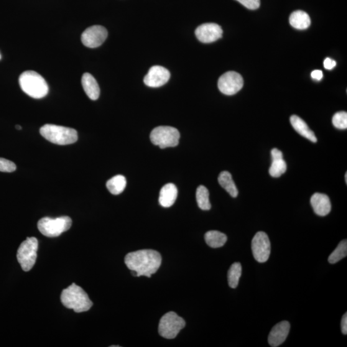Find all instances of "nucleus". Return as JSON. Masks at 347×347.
I'll return each mask as SVG.
<instances>
[{
  "label": "nucleus",
  "mask_w": 347,
  "mask_h": 347,
  "mask_svg": "<svg viewBox=\"0 0 347 347\" xmlns=\"http://www.w3.org/2000/svg\"><path fill=\"white\" fill-rule=\"evenodd\" d=\"M125 263L131 271L137 272V277H150L159 269L162 256L155 250H139L127 254Z\"/></svg>",
  "instance_id": "obj_1"
},
{
  "label": "nucleus",
  "mask_w": 347,
  "mask_h": 347,
  "mask_svg": "<svg viewBox=\"0 0 347 347\" xmlns=\"http://www.w3.org/2000/svg\"><path fill=\"white\" fill-rule=\"evenodd\" d=\"M61 300L64 306L76 313L86 312L93 305V302L87 293L75 284H71L63 291Z\"/></svg>",
  "instance_id": "obj_2"
},
{
  "label": "nucleus",
  "mask_w": 347,
  "mask_h": 347,
  "mask_svg": "<svg viewBox=\"0 0 347 347\" xmlns=\"http://www.w3.org/2000/svg\"><path fill=\"white\" fill-rule=\"evenodd\" d=\"M22 90L34 99L45 98L48 93V86L45 79L34 71H26L20 76Z\"/></svg>",
  "instance_id": "obj_3"
},
{
  "label": "nucleus",
  "mask_w": 347,
  "mask_h": 347,
  "mask_svg": "<svg viewBox=\"0 0 347 347\" xmlns=\"http://www.w3.org/2000/svg\"><path fill=\"white\" fill-rule=\"evenodd\" d=\"M40 133L48 141L61 145L73 144L78 139L76 130L53 124H46L41 127Z\"/></svg>",
  "instance_id": "obj_4"
},
{
  "label": "nucleus",
  "mask_w": 347,
  "mask_h": 347,
  "mask_svg": "<svg viewBox=\"0 0 347 347\" xmlns=\"http://www.w3.org/2000/svg\"><path fill=\"white\" fill-rule=\"evenodd\" d=\"M72 221L68 216H62L55 219L44 218L41 219L37 224L40 232L45 236L55 237L71 228Z\"/></svg>",
  "instance_id": "obj_5"
},
{
  "label": "nucleus",
  "mask_w": 347,
  "mask_h": 347,
  "mask_svg": "<svg viewBox=\"0 0 347 347\" xmlns=\"http://www.w3.org/2000/svg\"><path fill=\"white\" fill-rule=\"evenodd\" d=\"M180 134L175 127L159 126L152 130L150 139L153 144L161 149L177 146L179 144Z\"/></svg>",
  "instance_id": "obj_6"
},
{
  "label": "nucleus",
  "mask_w": 347,
  "mask_h": 347,
  "mask_svg": "<svg viewBox=\"0 0 347 347\" xmlns=\"http://www.w3.org/2000/svg\"><path fill=\"white\" fill-rule=\"evenodd\" d=\"M38 241L35 237H28L20 245L17 259L25 272H29L34 266L37 259Z\"/></svg>",
  "instance_id": "obj_7"
},
{
  "label": "nucleus",
  "mask_w": 347,
  "mask_h": 347,
  "mask_svg": "<svg viewBox=\"0 0 347 347\" xmlns=\"http://www.w3.org/2000/svg\"><path fill=\"white\" fill-rule=\"evenodd\" d=\"M185 326V321L177 313H166L160 321L158 332L161 336L166 339H174Z\"/></svg>",
  "instance_id": "obj_8"
},
{
  "label": "nucleus",
  "mask_w": 347,
  "mask_h": 347,
  "mask_svg": "<svg viewBox=\"0 0 347 347\" xmlns=\"http://www.w3.org/2000/svg\"><path fill=\"white\" fill-rule=\"evenodd\" d=\"M252 250L255 259L260 263L266 262L271 254V243L264 232H257L252 241Z\"/></svg>",
  "instance_id": "obj_9"
},
{
  "label": "nucleus",
  "mask_w": 347,
  "mask_h": 347,
  "mask_svg": "<svg viewBox=\"0 0 347 347\" xmlns=\"http://www.w3.org/2000/svg\"><path fill=\"white\" fill-rule=\"evenodd\" d=\"M243 84V78L236 71H228L224 73L218 81L219 90L226 95H233L239 92Z\"/></svg>",
  "instance_id": "obj_10"
},
{
  "label": "nucleus",
  "mask_w": 347,
  "mask_h": 347,
  "mask_svg": "<svg viewBox=\"0 0 347 347\" xmlns=\"http://www.w3.org/2000/svg\"><path fill=\"white\" fill-rule=\"evenodd\" d=\"M108 37V31L101 25L88 28L81 35L82 43L86 47L94 48L100 47Z\"/></svg>",
  "instance_id": "obj_11"
},
{
  "label": "nucleus",
  "mask_w": 347,
  "mask_h": 347,
  "mask_svg": "<svg viewBox=\"0 0 347 347\" xmlns=\"http://www.w3.org/2000/svg\"><path fill=\"white\" fill-rule=\"evenodd\" d=\"M223 30L219 25L208 23L199 26L195 31L196 36L201 43H210L216 42L223 36Z\"/></svg>",
  "instance_id": "obj_12"
},
{
  "label": "nucleus",
  "mask_w": 347,
  "mask_h": 347,
  "mask_svg": "<svg viewBox=\"0 0 347 347\" xmlns=\"http://www.w3.org/2000/svg\"><path fill=\"white\" fill-rule=\"evenodd\" d=\"M169 71L163 66H154L150 68L149 72L144 78L145 85L151 88L162 86L169 80Z\"/></svg>",
  "instance_id": "obj_13"
},
{
  "label": "nucleus",
  "mask_w": 347,
  "mask_h": 347,
  "mask_svg": "<svg viewBox=\"0 0 347 347\" xmlns=\"http://www.w3.org/2000/svg\"><path fill=\"white\" fill-rule=\"evenodd\" d=\"M290 330V324L287 321L277 323L272 328L268 336L270 346L277 347L284 343Z\"/></svg>",
  "instance_id": "obj_14"
},
{
  "label": "nucleus",
  "mask_w": 347,
  "mask_h": 347,
  "mask_svg": "<svg viewBox=\"0 0 347 347\" xmlns=\"http://www.w3.org/2000/svg\"><path fill=\"white\" fill-rule=\"evenodd\" d=\"M311 204L314 211L319 216H325L331 213L330 199L324 194H314L311 198Z\"/></svg>",
  "instance_id": "obj_15"
},
{
  "label": "nucleus",
  "mask_w": 347,
  "mask_h": 347,
  "mask_svg": "<svg viewBox=\"0 0 347 347\" xmlns=\"http://www.w3.org/2000/svg\"><path fill=\"white\" fill-rule=\"evenodd\" d=\"M178 197V188L173 183L163 186L160 190L159 203L163 207H170L175 204Z\"/></svg>",
  "instance_id": "obj_16"
},
{
  "label": "nucleus",
  "mask_w": 347,
  "mask_h": 347,
  "mask_svg": "<svg viewBox=\"0 0 347 347\" xmlns=\"http://www.w3.org/2000/svg\"><path fill=\"white\" fill-rule=\"evenodd\" d=\"M82 85L88 98L93 101L98 100L100 95V88L98 82L90 73H85L82 78Z\"/></svg>",
  "instance_id": "obj_17"
},
{
  "label": "nucleus",
  "mask_w": 347,
  "mask_h": 347,
  "mask_svg": "<svg viewBox=\"0 0 347 347\" xmlns=\"http://www.w3.org/2000/svg\"><path fill=\"white\" fill-rule=\"evenodd\" d=\"M290 122L293 128L295 129L298 133L302 135L305 139L310 140L311 142L314 143L317 142V138L315 136L314 132L312 130L310 129L307 124L305 123V122L303 121L299 117L292 115L291 117Z\"/></svg>",
  "instance_id": "obj_18"
},
{
  "label": "nucleus",
  "mask_w": 347,
  "mask_h": 347,
  "mask_svg": "<svg viewBox=\"0 0 347 347\" xmlns=\"http://www.w3.org/2000/svg\"><path fill=\"white\" fill-rule=\"evenodd\" d=\"M290 23L295 29L305 30L310 27L311 19L309 14L305 12L297 11L293 12L290 15Z\"/></svg>",
  "instance_id": "obj_19"
},
{
  "label": "nucleus",
  "mask_w": 347,
  "mask_h": 347,
  "mask_svg": "<svg viewBox=\"0 0 347 347\" xmlns=\"http://www.w3.org/2000/svg\"><path fill=\"white\" fill-rule=\"evenodd\" d=\"M218 182L221 187L226 190L232 197L236 198L238 196V190L232 179L230 173L227 171L221 172L219 176Z\"/></svg>",
  "instance_id": "obj_20"
},
{
  "label": "nucleus",
  "mask_w": 347,
  "mask_h": 347,
  "mask_svg": "<svg viewBox=\"0 0 347 347\" xmlns=\"http://www.w3.org/2000/svg\"><path fill=\"white\" fill-rule=\"evenodd\" d=\"M206 244L213 248H218L223 246L227 241V236L222 232L211 230L206 232L205 235Z\"/></svg>",
  "instance_id": "obj_21"
},
{
  "label": "nucleus",
  "mask_w": 347,
  "mask_h": 347,
  "mask_svg": "<svg viewBox=\"0 0 347 347\" xmlns=\"http://www.w3.org/2000/svg\"><path fill=\"white\" fill-rule=\"evenodd\" d=\"M126 178L122 175H117L111 178L106 183V187L112 195H119L126 187Z\"/></svg>",
  "instance_id": "obj_22"
},
{
  "label": "nucleus",
  "mask_w": 347,
  "mask_h": 347,
  "mask_svg": "<svg viewBox=\"0 0 347 347\" xmlns=\"http://www.w3.org/2000/svg\"><path fill=\"white\" fill-rule=\"evenodd\" d=\"M196 200L199 207L203 210H209L211 208L209 192L205 186L201 185L196 191Z\"/></svg>",
  "instance_id": "obj_23"
},
{
  "label": "nucleus",
  "mask_w": 347,
  "mask_h": 347,
  "mask_svg": "<svg viewBox=\"0 0 347 347\" xmlns=\"http://www.w3.org/2000/svg\"><path fill=\"white\" fill-rule=\"evenodd\" d=\"M242 275V266L239 262H235L229 267L228 273V280L229 286L236 288L238 286L240 278Z\"/></svg>",
  "instance_id": "obj_24"
},
{
  "label": "nucleus",
  "mask_w": 347,
  "mask_h": 347,
  "mask_svg": "<svg viewBox=\"0 0 347 347\" xmlns=\"http://www.w3.org/2000/svg\"><path fill=\"white\" fill-rule=\"evenodd\" d=\"M347 255V241L343 240L340 242L334 252L329 255V262L331 264H336L339 260L343 259Z\"/></svg>",
  "instance_id": "obj_25"
},
{
  "label": "nucleus",
  "mask_w": 347,
  "mask_h": 347,
  "mask_svg": "<svg viewBox=\"0 0 347 347\" xmlns=\"http://www.w3.org/2000/svg\"><path fill=\"white\" fill-rule=\"evenodd\" d=\"M287 170V164L283 158L272 159L271 167L269 169V175L272 177L279 178Z\"/></svg>",
  "instance_id": "obj_26"
},
{
  "label": "nucleus",
  "mask_w": 347,
  "mask_h": 347,
  "mask_svg": "<svg viewBox=\"0 0 347 347\" xmlns=\"http://www.w3.org/2000/svg\"><path fill=\"white\" fill-rule=\"evenodd\" d=\"M334 126L339 129H346L347 113L345 111H339L334 114L333 118Z\"/></svg>",
  "instance_id": "obj_27"
},
{
  "label": "nucleus",
  "mask_w": 347,
  "mask_h": 347,
  "mask_svg": "<svg viewBox=\"0 0 347 347\" xmlns=\"http://www.w3.org/2000/svg\"><path fill=\"white\" fill-rule=\"evenodd\" d=\"M14 163L5 158H0V171L4 172H12L16 170Z\"/></svg>",
  "instance_id": "obj_28"
},
{
  "label": "nucleus",
  "mask_w": 347,
  "mask_h": 347,
  "mask_svg": "<svg viewBox=\"0 0 347 347\" xmlns=\"http://www.w3.org/2000/svg\"><path fill=\"white\" fill-rule=\"evenodd\" d=\"M246 8L250 10H256L259 8L260 0H236Z\"/></svg>",
  "instance_id": "obj_29"
},
{
  "label": "nucleus",
  "mask_w": 347,
  "mask_h": 347,
  "mask_svg": "<svg viewBox=\"0 0 347 347\" xmlns=\"http://www.w3.org/2000/svg\"><path fill=\"white\" fill-rule=\"evenodd\" d=\"M336 65V61L332 60L331 58H326L323 62L324 68L326 69V70H332V69L335 67Z\"/></svg>",
  "instance_id": "obj_30"
},
{
  "label": "nucleus",
  "mask_w": 347,
  "mask_h": 347,
  "mask_svg": "<svg viewBox=\"0 0 347 347\" xmlns=\"http://www.w3.org/2000/svg\"><path fill=\"white\" fill-rule=\"evenodd\" d=\"M341 331L342 333L346 335L347 334V313H346L342 318L341 322Z\"/></svg>",
  "instance_id": "obj_31"
},
{
  "label": "nucleus",
  "mask_w": 347,
  "mask_h": 347,
  "mask_svg": "<svg viewBox=\"0 0 347 347\" xmlns=\"http://www.w3.org/2000/svg\"><path fill=\"white\" fill-rule=\"evenodd\" d=\"M323 72L322 71L316 70H314L312 73H311V76L314 79H316L317 81H320L321 79L323 78Z\"/></svg>",
  "instance_id": "obj_32"
},
{
  "label": "nucleus",
  "mask_w": 347,
  "mask_h": 347,
  "mask_svg": "<svg viewBox=\"0 0 347 347\" xmlns=\"http://www.w3.org/2000/svg\"><path fill=\"white\" fill-rule=\"evenodd\" d=\"M272 159H275V158H283V154L280 150L277 149H274L272 150Z\"/></svg>",
  "instance_id": "obj_33"
},
{
  "label": "nucleus",
  "mask_w": 347,
  "mask_h": 347,
  "mask_svg": "<svg viewBox=\"0 0 347 347\" xmlns=\"http://www.w3.org/2000/svg\"><path fill=\"white\" fill-rule=\"evenodd\" d=\"M16 129H19V130H21V129H22V127L20 126H16Z\"/></svg>",
  "instance_id": "obj_34"
},
{
  "label": "nucleus",
  "mask_w": 347,
  "mask_h": 347,
  "mask_svg": "<svg viewBox=\"0 0 347 347\" xmlns=\"http://www.w3.org/2000/svg\"><path fill=\"white\" fill-rule=\"evenodd\" d=\"M345 182L347 183V173L345 174Z\"/></svg>",
  "instance_id": "obj_35"
},
{
  "label": "nucleus",
  "mask_w": 347,
  "mask_h": 347,
  "mask_svg": "<svg viewBox=\"0 0 347 347\" xmlns=\"http://www.w3.org/2000/svg\"><path fill=\"white\" fill-rule=\"evenodd\" d=\"M1 59H2V55H1V53H0V60H1Z\"/></svg>",
  "instance_id": "obj_36"
}]
</instances>
